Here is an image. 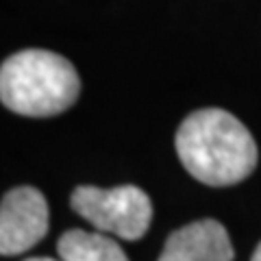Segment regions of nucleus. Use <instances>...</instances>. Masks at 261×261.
<instances>
[{
    "label": "nucleus",
    "mask_w": 261,
    "mask_h": 261,
    "mask_svg": "<svg viewBox=\"0 0 261 261\" xmlns=\"http://www.w3.org/2000/svg\"><path fill=\"white\" fill-rule=\"evenodd\" d=\"M157 261H233V246L218 220H196L166 240Z\"/></svg>",
    "instance_id": "obj_5"
},
{
    "label": "nucleus",
    "mask_w": 261,
    "mask_h": 261,
    "mask_svg": "<svg viewBox=\"0 0 261 261\" xmlns=\"http://www.w3.org/2000/svg\"><path fill=\"white\" fill-rule=\"evenodd\" d=\"M24 261H57V259H50V257H29Z\"/></svg>",
    "instance_id": "obj_8"
},
{
    "label": "nucleus",
    "mask_w": 261,
    "mask_h": 261,
    "mask_svg": "<svg viewBox=\"0 0 261 261\" xmlns=\"http://www.w3.org/2000/svg\"><path fill=\"white\" fill-rule=\"evenodd\" d=\"M48 233V202L31 185L13 187L0 205V252L13 257L27 252Z\"/></svg>",
    "instance_id": "obj_4"
},
{
    "label": "nucleus",
    "mask_w": 261,
    "mask_h": 261,
    "mask_svg": "<svg viewBox=\"0 0 261 261\" xmlns=\"http://www.w3.org/2000/svg\"><path fill=\"white\" fill-rule=\"evenodd\" d=\"M79 92L81 81L74 65L50 50H20L0 68V100L20 116H57L76 102Z\"/></svg>",
    "instance_id": "obj_2"
},
{
    "label": "nucleus",
    "mask_w": 261,
    "mask_h": 261,
    "mask_svg": "<svg viewBox=\"0 0 261 261\" xmlns=\"http://www.w3.org/2000/svg\"><path fill=\"white\" fill-rule=\"evenodd\" d=\"M57 252L61 261H128L126 252L100 231L70 228L57 242Z\"/></svg>",
    "instance_id": "obj_6"
},
{
    "label": "nucleus",
    "mask_w": 261,
    "mask_h": 261,
    "mask_svg": "<svg viewBox=\"0 0 261 261\" xmlns=\"http://www.w3.org/2000/svg\"><path fill=\"white\" fill-rule=\"evenodd\" d=\"M250 261H261V242L257 244V248H255V252H252V259Z\"/></svg>",
    "instance_id": "obj_7"
},
{
    "label": "nucleus",
    "mask_w": 261,
    "mask_h": 261,
    "mask_svg": "<svg viewBox=\"0 0 261 261\" xmlns=\"http://www.w3.org/2000/svg\"><path fill=\"white\" fill-rule=\"evenodd\" d=\"M72 209L85 218L96 231L135 242L144 238L152 220L148 194L135 185H118L111 190L81 185L72 192Z\"/></svg>",
    "instance_id": "obj_3"
},
{
    "label": "nucleus",
    "mask_w": 261,
    "mask_h": 261,
    "mask_svg": "<svg viewBox=\"0 0 261 261\" xmlns=\"http://www.w3.org/2000/svg\"><path fill=\"white\" fill-rule=\"evenodd\" d=\"M176 154L196 181L226 187L248 178L257 166L250 130L224 109L190 113L176 133Z\"/></svg>",
    "instance_id": "obj_1"
}]
</instances>
